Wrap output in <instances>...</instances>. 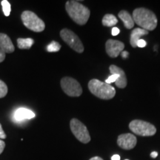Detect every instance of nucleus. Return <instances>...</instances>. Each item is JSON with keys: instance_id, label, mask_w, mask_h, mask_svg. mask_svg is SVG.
<instances>
[{"instance_id": "1", "label": "nucleus", "mask_w": 160, "mask_h": 160, "mask_svg": "<svg viewBox=\"0 0 160 160\" xmlns=\"http://www.w3.org/2000/svg\"><path fill=\"white\" fill-rule=\"evenodd\" d=\"M65 9L69 17L79 25H85L91 14L88 8L79 3V2L73 0L67 1L65 4Z\"/></svg>"}, {"instance_id": "2", "label": "nucleus", "mask_w": 160, "mask_h": 160, "mask_svg": "<svg viewBox=\"0 0 160 160\" xmlns=\"http://www.w3.org/2000/svg\"><path fill=\"white\" fill-rule=\"evenodd\" d=\"M132 17L134 22L148 31H153L157 26L158 20L154 13L145 8L135 9Z\"/></svg>"}, {"instance_id": "3", "label": "nucleus", "mask_w": 160, "mask_h": 160, "mask_svg": "<svg viewBox=\"0 0 160 160\" xmlns=\"http://www.w3.org/2000/svg\"><path fill=\"white\" fill-rule=\"evenodd\" d=\"M88 88L92 94L102 99H111L116 95V90L113 86L99 79H91L88 83Z\"/></svg>"}, {"instance_id": "4", "label": "nucleus", "mask_w": 160, "mask_h": 160, "mask_svg": "<svg viewBox=\"0 0 160 160\" xmlns=\"http://www.w3.org/2000/svg\"><path fill=\"white\" fill-rule=\"evenodd\" d=\"M129 128L133 133L142 137H151L157 133V128L154 125L139 119L131 121L129 124Z\"/></svg>"}, {"instance_id": "5", "label": "nucleus", "mask_w": 160, "mask_h": 160, "mask_svg": "<svg viewBox=\"0 0 160 160\" xmlns=\"http://www.w3.org/2000/svg\"><path fill=\"white\" fill-rule=\"evenodd\" d=\"M22 21L27 28L34 32H42L45 28V22L33 12L25 11L22 13Z\"/></svg>"}, {"instance_id": "6", "label": "nucleus", "mask_w": 160, "mask_h": 160, "mask_svg": "<svg viewBox=\"0 0 160 160\" xmlns=\"http://www.w3.org/2000/svg\"><path fill=\"white\" fill-rule=\"evenodd\" d=\"M71 130L75 137L79 142L84 144L88 143L91 141V136L89 134L88 130L84 124L77 119H72L70 122Z\"/></svg>"}, {"instance_id": "7", "label": "nucleus", "mask_w": 160, "mask_h": 160, "mask_svg": "<svg viewBox=\"0 0 160 160\" xmlns=\"http://www.w3.org/2000/svg\"><path fill=\"white\" fill-rule=\"evenodd\" d=\"M61 87L62 91L69 97H79L82 93V88L77 80L66 77L61 79Z\"/></svg>"}, {"instance_id": "8", "label": "nucleus", "mask_w": 160, "mask_h": 160, "mask_svg": "<svg viewBox=\"0 0 160 160\" xmlns=\"http://www.w3.org/2000/svg\"><path fill=\"white\" fill-rule=\"evenodd\" d=\"M60 37L64 42L68 45L72 49L74 50L77 53H82L84 51V46L82 42L78 36L71 30L64 28L60 31Z\"/></svg>"}, {"instance_id": "9", "label": "nucleus", "mask_w": 160, "mask_h": 160, "mask_svg": "<svg viewBox=\"0 0 160 160\" xmlns=\"http://www.w3.org/2000/svg\"><path fill=\"white\" fill-rule=\"evenodd\" d=\"M111 75L105 80V82L111 85L112 82H115L116 86L119 88H125L127 86V77L125 71L117 65H112L109 67Z\"/></svg>"}, {"instance_id": "10", "label": "nucleus", "mask_w": 160, "mask_h": 160, "mask_svg": "<svg viewBox=\"0 0 160 160\" xmlns=\"http://www.w3.org/2000/svg\"><path fill=\"white\" fill-rule=\"evenodd\" d=\"M125 45L122 42L114 39H108L105 43L106 53L111 58H116L123 51Z\"/></svg>"}, {"instance_id": "11", "label": "nucleus", "mask_w": 160, "mask_h": 160, "mask_svg": "<svg viewBox=\"0 0 160 160\" xmlns=\"http://www.w3.org/2000/svg\"><path fill=\"white\" fill-rule=\"evenodd\" d=\"M137 137L131 133H123L119 135L117 139V144L124 150H131L137 145Z\"/></svg>"}, {"instance_id": "12", "label": "nucleus", "mask_w": 160, "mask_h": 160, "mask_svg": "<svg viewBox=\"0 0 160 160\" xmlns=\"http://www.w3.org/2000/svg\"><path fill=\"white\" fill-rule=\"evenodd\" d=\"M0 49L5 53H13L15 50L11 39L5 33H0Z\"/></svg>"}, {"instance_id": "13", "label": "nucleus", "mask_w": 160, "mask_h": 160, "mask_svg": "<svg viewBox=\"0 0 160 160\" xmlns=\"http://www.w3.org/2000/svg\"><path fill=\"white\" fill-rule=\"evenodd\" d=\"M35 117V113L33 111L28 108H25L17 109L14 113V119L19 122L25 119H33Z\"/></svg>"}, {"instance_id": "14", "label": "nucleus", "mask_w": 160, "mask_h": 160, "mask_svg": "<svg viewBox=\"0 0 160 160\" xmlns=\"http://www.w3.org/2000/svg\"><path fill=\"white\" fill-rule=\"evenodd\" d=\"M148 34V31L144 30L142 28H137L133 29L131 33V39H130V43L133 48L137 47V42L142 36Z\"/></svg>"}, {"instance_id": "15", "label": "nucleus", "mask_w": 160, "mask_h": 160, "mask_svg": "<svg viewBox=\"0 0 160 160\" xmlns=\"http://www.w3.org/2000/svg\"><path fill=\"white\" fill-rule=\"evenodd\" d=\"M118 16H119V19L123 22L126 28H133V27L134 26V21H133L132 16L128 12L126 11H121L119 13Z\"/></svg>"}, {"instance_id": "16", "label": "nucleus", "mask_w": 160, "mask_h": 160, "mask_svg": "<svg viewBox=\"0 0 160 160\" xmlns=\"http://www.w3.org/2000/svg\"><path fill=\"white\" fill-rule=\"evenodd\" d=\"M34 43V40L31 38H19L17 39V45L20 49H30Z\"/></svg>"}, {"instance_id": "17", "label": "nucleus", "mask_w": 160, "mask_h": 160, "mask_svg": "<svg viewBox=\"0 0 160 160\" xmlns=\"http://www.w3.org/2000/svg\"><path fill=\"white\" fill-rule=\"evenodd\" d=\"M117 17L113 14H106L102 19V25L105 27H112L117 25Z\"/></svg>"}, {"instance_id": "18", "label": "nucleus", "mask_w": 160, "mask_h": 160, "mask_svg": "<svg viewBox=\"0 0 160 160\" xmlns=\"http://www.w3.org/2000/svg\"><path fill=\"white\" fill-rule=\"evenodd\" d=\"M61 48V45L59 42L56 41L51 42L47 46V51L48 52H57Z\"/></svg>"}, {"instance_id": "19", "label": "nucleus", "mask_w": 160, "mask_h": 160, "mask_svg": "<svg viewBox=\"0 0 160 160\" xmlns=\"http://www.w3.org/2000/svg\"><path fill=\"white\" fill-rule=\"evenodd\" d=\"M2 11L5 17H8L11 13V4L8 0L2 1Z\"/></svg>"}, {"instance_id": "20", "label": "nucleus", "mask_w": 160, "mask_h": 160, "mask_svg": "<svg viewBox=\"0 0 160 160\" xmlns=\"http://www.w3.org/2000/svg\"><path fill=\"white\" fill-rule=\"evenodd\" d=\"M8 93V87L3 81L0 80V99L5 97Z\"/></svg>"}, {"instance_id": "21", "label": "nucleus", "mask_w": 160, "mask_h": 160, "mask_svg": "<svg viewBox=\"0 0 160 160\" xmlns=\"http://www.w3.org/2000/svg\"><path fill=\"white\" fill-rule=\"evenodd\" d=\"M146 45H147L146 42L144 39H140L137 42V47L139 48H144L145 47Z\"/></svg>"}, {"instance_id": "22", "label": "nucleus", "mask_w": 160, "mask_h": 160, "mask_svg": "<svg viewBox=\"0 0 160 160\" xmlns=\"http://www.w3.org/2000/svg\"><path fill=\"white\" fill-rule=\"evenodd\" d=\"M6 137H7V136H6L5 133L4 132L3 129H2V127L1 123H0V139H5Z\"/></svg>"}, {"instance_id": "23", "label": "nucleus", "mask_w": 160, "mask_h": 160, "mask_svg": "<svg viewBox=\"0 0 160 160\" xmlns=\"http://www.w3.org/2000/svg\"><path fill=\"white\" fill-rule=\"evenodd\" d=\"M5 142L2 141V140L0 139V154H1L2 153L4 149H5Z\"/></svg>"}, {"instance_id": "24", "label": "nucleus", "mask_w": 160, "mask_h": 160, "mask_svg": "<svg viewBox=\"0 0 160 160\" xmlns=\"http://www.w3.org/2000/svg\"><path fill=\"white\" fill-rule=\"evenodd\" d=\"M111 32H112L111 34L113 36H117L119 33L120 31H119V29L118 28L114 27V28H113V29H112Z\"/></svg>"}, {"instance_id": "25", "label": "nucleus", "mask_w": 160, "mask_h": 160, "mask_svg": "<svg viewBox=\"0 0 160 160\" xmlns=\"http://www.w3.org/2000/svg\"><path fill=\"white\" fill-rule=\"evenodd\" d=\"M5 53L0 49V62H2L4 60H5Z\"/></svg>"}, {"instance_id": "26", "label": "nucleus", "mask_w": 160, "mask_h": 160, "mask_svg": "<svg viewBox=\"0 0 160 160\" xmlns=\"http://www.w3.org/2000/svg\"><path fill=\"white\" fill-rule=\"evenodd\" d=\"M121 53H122V57L123 59H126V58H128V55H129L128 52H127L125 51H123Z\"/></svg>"}, {"instance_id": "27", "label": "nucleus", "mask_w": 160, "mask_h": 160, "mask_svg": "<svg viewBox=\"0 0 160 160\" xmlns=\"http://www.w3.org/2000/svg\"><path fill=\"white\" fill-rule=\"evenodd\" d=\"M111 160H120L119 155H118V154L113 155V157H111Z\"/></svg>"}, {"instance_id": "28", "label": "nucleus", "mask_w": 160, "mask_h": 160, "mask_svg": "<svg viewBox=\"0 0 160 160\" xmlns=\"http://www.w3.org/2000/svg\"><path fill=\"white\" fill-rule=\"evenodd\" d=\"M157 156H158V153H157V151H153L151 153V157L152 158H157Z\"/></svg>"}, {"instance_id": "29", "label": "nucleus", "mask_w": 160, "mask_h": 160, "mask_svg": "<svg viewBox=\"0 0 160 160\" xmlns=\"http://www.w3.org/2000/svg\"><path fill=\"white\" fill-rule=\"evenodd\" d=\"M89 160H103V159H102V158L99 157H92L91 159H90Z\"/></svg>"}, {"instance_id": "30", "label": "nucleus", "mask_w": 160, "mask_h": 160, "mask_svg": "<svg viewBox=\"0 0 160 160\" xmlns=\"http://www.w3.org/2000/svg\"><path fill=\"white\" fill-rule=\"evenodd\" d=\"M125 160H129V159H125Z\"/></svg>"}]
</instances>
